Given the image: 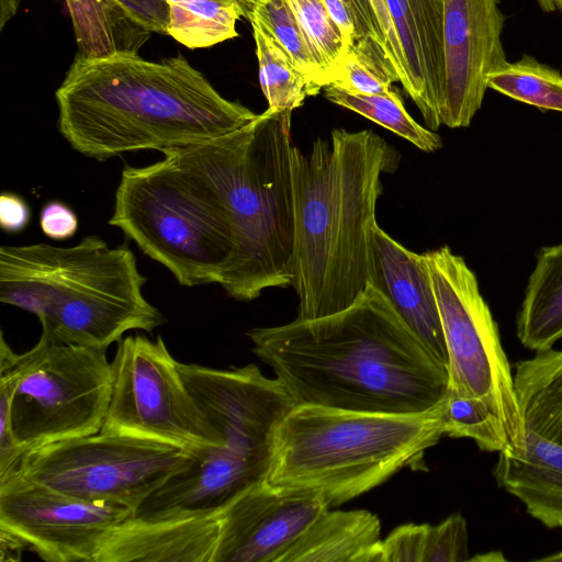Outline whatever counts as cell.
<instances>
[{"mask_svg":"<svg viewBox=\"0 0 562 562\" xmlns=\"http://www.w3.org/2000/svg\"><path fill=\"white\" fill-rule=\"evenodd\" d=\"M247 336L295 405L422 414L448 395V369L372 283L340 312L252 328Z\"/></svg>","mask_w":562,"mask_h":562,"instance_id":"1","label":"cell"},{"mask_svg":"<svg viewBox=\"0 0 562 562\" xmlns=\"http://www.w3.org/2000/svg\"><path fill=\"white\" fill-rule=\"evenodd\" d=\"M55 97L61 136L99 161L212 140L258 115L222 97L182 55L151 61L133 50L101 58L78 54Z\"/></svg>","mask_w":562,"mask_h":562,"instance_id":"2","label":"cell"},{"mask_svg":"<svg viewBox=\"0 0 562 562\" xmlns=\"http://www.w3.org/2000/svg\"><path fill=\"white\" fill-rule=\"evenodd\" d=\"M400 153L371 130L331 131L308 155L293 146L292 283L300 319L349 307L371 281L372 236L383 173Z\"/></svg>","mask_w":562,"mask_h":562,"instance_id":"3","label":"cell"},{"mask_svg":"<svg viewBox=\"0 0 562 562\" xmlns=\"http://www.w3.org/2000/svg\"><path fill=\"white\" fill-rule=\"evenodd\" d=\"M146 282L127 245L97 235L70 247H0L1 303L34 314L42 336L63 344L108 349L130 330L165 324L143 294Z\"/></svg>","mask_w":562,"mask_h":562,"instance_id":"4","label":"cell"},{"mask_svg":"<svg viewBox=\"0 0 562 562\" xmlns=\"http://www.w3.org/2000/svg\"><path fill=\"white\" fill-rule=\"evenodd\" d=\"M291 111L267 109L245 127L195 149L220 189L234 249L220 284L238 301L292 283L294 190Z\"/></svg>","mask_w":562,"mask_h":562,"instance_id":"5","label":"cell"},{"mask_svg":"<svg viewBox=\"0 0 562 562\" xmlns=\"http://www.w3.org/2000/svg\"><path fill=\"white\" fill-rule=\"evenodd\" d=\"M443 406L386 414L294 405L274 430L265 482L340 505L435 446L445 435Z\"/></svg>","mask_w":562,"mask_h":562,"instance_id":"6","label":"cell"},{"mask_svg":"<svg viewBox=\"0 0 562 562\" xmlns=\"http://www.w3.org/2000/svg\"><path fill=\"white\" fill-rule=\"evenodd\" d=\"M144 167L126 165L109 224L184 286L223 282L234 249L225 200L194 145Z\"/></svg>","mask_w":562,"mask_h":562,"instance_id":"7","label":"cell"},{"mask_svg":"<svg viewBox=\"0 0 562 562\" xmlns=\"http://www.w3.org/2000/svg\"><path fill=\"white\" fill-rule=\"evenodd\" d=\"M16 369L11 423L24 453L102 429L113 383L106 349L41 335L32 349L18 353Z\"/></svg>","mask_w":562,"mask_h":562,"instance_id":"8","label":"cell"},{"mask_svg":"<svg viewBox=\"0 0 562 562\" xmlns=\"http://www.w3.org/2000/svg\"><path fill=\"white\" fill-rule=\"evenodd\" d=\"M424 255L447 347L448 393L484 400L503 422L512 450H518L524 446L526 429L514 372L476 277L448 246Z\"/></svg>","mask_w":562,"mask_h":562,"instance_id":"9","label":"cell"},{"mask_svg":"<svg viewBox=\"0 0 562 562\" xmlns=\"http://www.w3.org/2000/svg\"><path fill=\"white\" fill-rule=\"evenodd\" d=\"M191 459V452L128 436L98 434L26 452L15 474L86 502L134 512Z\"/></svg>","mask_w":562,"mask_h":562,"instance_id":"10","label":"cell"},{"mask_svg":"<svg viewBox=\"0 0 562 562\" xmlns=\"http://www.w3.org/2000/svg\"><path fill=\"white\" fill-rule=\"evenodd\" d=\"M164 339L127 336L117 342L113 383L100 431L194 451L224 445L183 381Z\"/></svg>","mask_w":562,"mask_h":562,"instance_id":"11","label":"cell"},{"mask_svg":"<svg viewBox=\"0 0 562 562\" xmlns=\"http://www.w3.org/2000/svg\"><path fill=\"white\" fill-rule=\"evenodd\" d=\"M132 516L123 505L70 497L19 474L0 482V527L47 562H95L111 531Z\"/></svg>","mask_w":562,"mask_h":562,"instance_id":"12","label":"cell"},{"mask_svg":"<svg viewBox=\"0 0 562 562\" xmlns=\"http://www.w3.org/2000/svg\"><path fill=\"white\" fill-rule=\"evenodd\" d=\"M178 368L224 446L269 462L274 430L295 405L282 382L252 363L214 369L179 362Z\"/></svg>","mask_w":562,"mask_h":562,"instance_id":"13","label":"cell"},{"mask_svg":"<svg viewBox=\"0 0 562 562\" xmlns=\"http://www.w3.org/2000/svg\"><path fill=\"white\" fill-rule=\"evenodd\" d=\"M499 0H443L445 87L440 122L467 127L480 110L487 79L508 61Z\"/></svg>","mask_w":562,"mask_h":562,"instance_id":"14","label":"cell"},{"mask_svg":"<svg viewBox=\"0 0 562 562\" xmlns=\"http://www.w3.org/2000/svg\"><path fill=\"white\" fill-rule=\"evenodd\" d=\"M328 508L319 497L277 490L263 480L218 515L212 562H282L290 548Z\"/></svg>","mask_w":562,"mask_h":562,"instance_id":"15","label":"cell"},{"mask_svg":"<svg viewBox=\"0 0 562 562\" xmlns=\"http://www.w3.org/2000/svg\"><path fill=\"white\" fill-rule=\"evenodd\" d=\"M370 283L386 296L434 359L448 369L445 336L425 255L408 250L375 224Z\"/></svg>","mask_w":562,"mask_h":562,"instance_id":"16","label":"cell"},{"mask_svg":"<svg viewBox=\"0 0 562 562\" xmlns=\"http://www.w3.org/2000/svg\"><path fill=\"white\" fill-rule=\"evenodd\" d=\"M382 48L392 69L420 111L427 127L438 130L442 88L424 40L414 0H368Z\"/></svg>","mask_w":562,"mask_h":562,"instance_id":"17","label":"cell"},{"mask_svg":"<svg viewBox=\"0 0 562 562\" xmlns=\"http://www.w3.org/2000/svg\"><path fill=\"white\" fill-rule=\"evenodd\" d=\"M218 527V516L130 517L111 531L95 562H212Z\"/></svg>","mask_w":562,"mask_h":562,"instance_id":"18","label":"cell"},{"mask_svg":"<svg viewBox=\"0 0 562 562\" xmlns=\"http://www.w3.org/2000/svg\"><path fill=\"white\" fill-rule=\"evenodd\" d=\"M493 475L533 519L562 530V446L526 431L522 448L498 453Z\"/></svg>","mask_w":562,"mask_h":562,"instance_id":"19","label":"cell"},{"mask_svg":"<svg viewBox=\"0 0 562 562\" xmlns=\"http://www.w3.org/2000/svg\"><path fill=\"white\" fill-rule=\"evenodd\" d=\"M379 518L364 509H326L282 562H384Z\"/></svg>","mask_w":562,"mask_h":562,"instance_id":"20","label":"cell"},{"mask_svg":"<svg viewBox=\"0 0 562 562\" xmlns=\"http://www.w3.org/2000/svg\"><path fill=\"white\" fill-rule=\"evenodd\" d=\"M514 384L526 431L562 446V350L515 363Z\"/></svg>","mask_w":562,"mask_h":562,"instance_id":"21","label":"cell"},{"mask_svg":"<svg viewBox=\"0 0 562 562\" xmlns=\"http://www.w3.org/2000/svg\"><path fill=\"white\" fill-rule=\"evenodd\" d=\"M517 337L540 351L562 339V244L542 248L517 317Z\"/></svg>","mask_w":562,"mask_h":562,"instance_id":"22","label":"cell"},{"mask_svg":"<svg viewBox=\"0 0 562 562\" xmlns=\"http://www.w3.org/2000/svg\"><path fill=\"white\" fill-rule=\"evenodd\" d=\"M79 55L101 58L137 49L149 37L115 0H65Z\"/></svg>","mask_w":562,"mask_h":562,"instance_id":"23","label":"cell"},{"mask_svg":"<svg viewBox=\"0 0 562 562\" xmlns=\"http://www.w3.org/2000/svg\"><path fill=\"white\" fill-rule=\"evenodd\" d=\"M250 24L256 43L260 87L268 109L292 112L302 106L307 97L318 94L322 87L306 78L259 24L254 21Z\"/></svg>","mask_w":562,"mask_h":562,"instance_id":"24","label":"cell"},{"mask_svg":"<svg viewBox=\"0 0 562 562\" xmlns=\"http://www.w3.org/2000/svg\"><path fill=\"white\" fill-rule=\"evenodd\" d=\"M167 34L189 48L211 47L236 37L244 11L235 0H182L170 3Z\"/></svg>","mask_w":562,"mask_h":562,"instance_id":"25","label":"cell"},{"mask_svg":"<svg viewBox=\"0 0 562 562\" xmlns=\"http://www.w3.org/2000/svg\"><path fill=\"white\" fill-rule=\"evenodd\" d=\"M324 91L328 101L378 123L423 151L432 153L442 146L438 134L423 127L408 114L395 90L390 94H363L328 85Z\"/></svg>","mask_w":562,"mask_h":562,"instance_id":"26","label":"cell"},{"mask_svg":"<svg viewBox=\"0 0 562 562\" xmlns=\"http://www.w3.org/2000/svg\"><path fill=\"white\" fill-rule=\"evenodd\" d=\"M487 86L541 110L562 112V74L527 54L492 74Z\"/></svg>","mask_w":562,"mask_h":562,"instance_id":"27","label":"cell"},{"mask_svg":"<svg viewBox=\"0 0 562 562\" xmlns=\"http://www.w3.org/2000/svg\"><path fill=\"white\" fill-rule=\"evenodd\" d=\"M442 423L445 435L471 439L483 451L499 453L513 449L503 422L480 397L448 393Z\"/></svg>","mask_w":562,"mask_h":562,"instance_id":"28","label":"cell"},{"mask_svg":"<svg viewBox=\"0 0 562 562\" xmlns=\"http://www.w3.org/2000/svg\"><path fill=\"white\" fill-rule=\"evenodd\" d=\"M247 19L271 35L306 78L322 88L327 86L325 72L313 56L288 0H260Z\"/></svg>","mask_w":562,"mask_h":562,"instance_id":"29","label":"cell"},{"mask_svg":"<svg viewBox=\"0 0 562 562\" xmlns=\"http://www.w3.org/2000/svg\"><path fill=\"white\" fill-rule=\"evenodd\" d=\"M397 81L381 46L372 38L355 42L333 70L329 85L363 94H390Z\"/></svg>","mask_w":562,"mask_h":562,"instance_id":"30","label":"cell"},{"mask_svg":"<svg viewBox=\"0 0 562 562\" xmlns=\"http://www.w3.org/2000/svg\"><path fill=\"white\" fill-rule=\"evenodd\" d=\"M307 44L327 79L348 50V44L323 0H288Z\"/></svg>","mask_w":562,"mask_h":562,"instance_id":"31","label":"cell"},{"mask_svg":"<svg viewBox=\"0 0 562 562\" xmlns=\"http://www.w3.org/2000/svg\"><path fill=\"white\" fill-rule=\"evenodd\" d=\"M15 353L1 333L0 341V482L14 475L24 457L15 441L11 423V405L18 384Z\"/></svg>","mask_w":562,"mask_h":562,"instance_id":"32","label":"cell"},{"mask_svg":"<svg viewBox=\"0 0 562 562\" xmlns=\"http://www.w3.org/2000/svg\"><path fill=\"white\" fill-rule=\"evenodd\" d=\"M469 561L467 520L453 514L436 526L428 525L423 562Z\"/></svg>","mask_w":562,"mask_h":562,"instance_id":"33","label":"cell"},{"mask_svg":"<svg viewBox=\"0 0 562 562\" xmlns=\"http://www.w3.org/2000/svg\"><path fill=\"white\" fill-rule=\"evenodd\" d=\"M323 1L348 47L362 38H372L381 44L368 0Z\"/></svg>","mask_w":562,"mask_h":562,"instance_id":"34","label":"cell"},{"mask_svg":"<svg viewBox=\"0 0 562 562\" xmlns=\"http://www.w3.org/2000/svg\"><path fill=\"white\" fill-rule=\"evenodd\" d=\"M428 525L407 524L395 528L384 540V562H423Z\"/></svg>","mask_w":562,"mask_h":562,"instance_id":"35","label":"cell"},{"mask_svg":"<svg viewBox=\"0 0 562 562\" xmlns=\"http://www.w3.org/2000/svg\"><path fill=\"white\" fill-rule=\"evenodd\" d=\"M130 19L147 33L167 34L170 5L166 0H115Z\"/></svg>","mask_w":562,"mask_h":562,"instance_id":"36","label":"cell"},{"mask_svg":"<svg viewBox=\"0 0 562 562\" xmlns=\"http://www.w3.org/2000/svg\"><path fill=\"white\" fill-rule=\"evenodd\" d=\"M40 226L50 239H67L76 234L78 217L66 203L54 200L43 205L40 213Z\"/></svg>","mask_w":562,"mask_h":562,"instance_id":"37","label":"cell"},{"mask_svg":"<svg viewBox=\"0 0 562 562\" xmlns=\"http://www.w3.org/2000/svg\"><path fill=\"white\" fill-rule=\"evenodd\" d=\"M31 220V210L26 201L12 192L0 195V226L10 234L21 233Z\"/></svg>","mask_w":562,"mask_h":562,"instance_id":"38","label":"cell"},{"mask_svg":"<svg viewBox=\"0 0 562 562\" xmlns=\"http://www.w3.org/2000/svg\"><path fill=\"white\" fill-rule=\"evenodd\" d=\"M26 549L24 542L14 533L0 527V562H18Z\"/></svg>","mask_w":562,"mask_h":562,"instance_id":"39","label":"cell"},{"mask_svg":"<svg viewBox=\"0 0 562 562\" xmlns=\"http://www.w3.org/2000/svg\"><path fill=\"white\" fill-rule=\"evenodd\" d=\"M18 7L19 0H0V29L15 14Z\"/></svg>","mask_w":562,"mask_h":562,"instance_id":"40","label":"cell"},{"mask_svg":"<svg viewBox=\"0 0 562 562\" xmlns=\"http://www.w3.org/2000/svg\"><path fill=\"white\" fill-rule=\"evenodd\" d=\"M502 552H487L483 555H476L473 558H469V561H505Z\"/></svg>","mask_w":562,"mask_h":562,"instance_id":"41","label":"cell"},{"mask_svg":"<svg viewBox=\"0 0 562 562\" xmlns=\"http://www.w3.org/2000/svg\"><path fill=\"white\" fill-rule=\"evenodd\" d=\"M537 561H546V562H562V551L551 553L547 557H542L537 559Z\"/></svg>","mask_w":562,"mask_h":562,"instance_id":"42","label":"cell"},{"mask_svg":"<svg viewBox=\"0 0 562 562\" xmlns=\"http://www.w3.org/2000/svg\"><path fill=\"white\" fill-rule=\"evenodd\" d=\"M169 4L170 3H175V2H179V1H182V0H166ZM236 1V0H235ZM240 5V4H239Z\"/></svg>","mask_w":562,"mask_h":562,"instance_id":"43","label":"cell"}]
</instances>
